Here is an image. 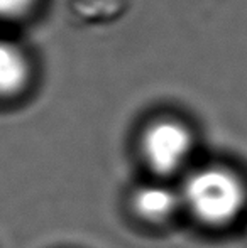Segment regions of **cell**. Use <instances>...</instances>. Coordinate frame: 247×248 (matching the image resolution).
Here are the masks:
<instances>
[{
	"instance_id": "6da1fadb",
	"label": "cell",
	"mask_w": 247,
	"mask_h": 248,
	"mask_svg": "<svg viewBox=\"0 0 247 248\" xmlns=\"http://www.w3.org/2000/svg\"><path fill=\"white\" fill-rule=\"evenodd\" d=\"M181 204L200 223L225 226L239 218L247 201L246 184L235 172L225 167L208 166L186 177Z\"/></svg>"
},
{
	"instance_id": "7a4b0ae2",
	"label": "cell",
	"mask_w": 247,
	"mask_h": 248,
	"mask_svg": "<svg viewBox=\"0 0 247 248\" xmlns=\"http://www.w3.org/2000/svg\"><path fill=\"white\" fill-rule=\"evenodd\" d=\"M141 149L146 164L158 176H173L181 170L190 159L193 135L181 122L165 118L146 128Z\"/></svg>"
},
{
	"instance_id": "3957f363",
	"label": "cell",
	"mask_w": 247,
	"mask_h": 248,
	"mask_svg": "<svg viewBox=\"0 0 247 248\" xmlns=\"http://www.w3.org/2000/svg\"><path fill=\"white\" fill-rule=\"evenodd\" d=\"M181 206V196L165 184H144L135 189L132 208L135 215L149 223H163L175 216Z\"/></svg>"
},
{
	"instance_id": "277c9868",
	"label": "cell",
	"mask_w": 247,
	"mask_h": 248,
	"mask_svg": "<svg viewBox=\"0 0 247 248\" xmlns=\"http://www.w3.org/2000/svg\"><path fill=\"white\" fill-rule=\"evenodd\" d=\"M29 79V61L24 51L10 41L0 39V95H14Z\"/></svg>"
},
{
	"instance_id": "5b68a950",
	"label": "cell",
	"mask_w": 247,
	"mask_h": 248,
	"mask_svg": "<svg viewBox=\"0 0 247 248\" xmlns=\"http://www.w3.org/2000/svg\"><path fill=\"white\" fill-rule=\"evenodd\" d=\"M36 0H0V17H19L26 14Z\"/></svg>"
}]
</instances>
